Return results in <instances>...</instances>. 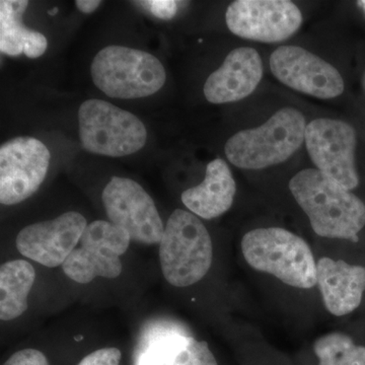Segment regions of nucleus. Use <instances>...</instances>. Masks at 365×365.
<instances>
[{
	"mask_svg": "<svg viewBox=\"0 0 365 365\" xmlns=\"http://www.w3.org/2000/svg\"><path fill=\"white\" fill-rule=\"evenodd\" d=\"M289 190L319 237L359 242L365 225V204L351 191L317 169L295 174Z\"/></svg>",
	"mask_w": 365,
	"mask_h": 365,
	"instance_id": "f257e3e1",
	"label": "nucleus"
},
{
	"mask_svg": "<svg viewBox=\"0 0 365 365\" xmlns=\"http://www.w3.org/2000/svg\"><path fill=\"white\" fill-rule=\"evenodd\" d=\"M242 257L258 272L269 274L287 287H317V262L306 240L282 227L250 230L241 241Z\"/></svg>",
	"mask_w": 365,
	"mask_h": 365,
	"instance_id": "f03ea898",
	"label": "nucleus"
},
{
	"mask_svg": "<svg viewBox=\"0 0 365 365\" xmlns=\"http://www.w3.org/2000/svg\"><path fill=\"white\" fill-rule=\"evenodd\" d=\"M213 254L212 240L200 218L189 210L176 209L158 244V259L165 281L178 288L200 282L212 266Z\"/></svg>",
	"mask_w": 365,
	"mask_h": 365,
	"instance_id": "7ed1b4c3",
	"label": "nucleus"
},
{
	"mask_svg": "<svg viewBox=\"0 0 365 365\" xmlns=\"http://www.w3.org/2000/svg\"><path fill=\"white\" fill-rule=\"evenodd\" d=\"M307 125L299 110L283 108L261 126L230 137L225 143V155L240 169L262 170L279 165L299 150Z\"/></svg>",
	"mask_w": 365,
	"mask_h": 365,
	"instance_id": "20e7f679",
	"label": "nucleus"
},
{
	"mask_svg": "<svg viewBox=\"0 0 365 365\" xmlns=\"http://www.w3.org/2000/svg\"><path fill=\"white\" fill-rule=\"evenodd\" d=\"M91 74L98 90L122 100L150 97L167 81V72L157 57L118 45L107 46L96 55Z\"/></svg>",
	"mask_w": 365,
	"mask_h": 365,
	"instance_id": "39448f33",
	"label": "nucleus"
},
{
	"mask_svg": "<svg viewBox=\"0 0 365 365\" xmlns=\"http://www.w3.org/2000/svg\"><path fill=\"white\" fill-rule=\"evenodd\" d=\"M78 132L83 150L121 158L143 150L148 131L138 117L106 101L88 100L79 107Z\"/></svg>",
	"mask_w": 365,
	"mask_h": 365,
	"instance_id": "423d86ee",
	"label": "nucleus"
},
{
	"mask_svg": "<svg viewBox=\"0 0 365 365\" xmlns=\"http://www.w3.org/2000/svg\"><path fill=\"white\" fill-rule=\"evenodd\" d=\"M131 237L124 228L111 222L88 223L79 246L62 265L64 274L79 284L98 277L115 279L122 272L121 256L128 251Z\"/></svg>",
	"mask_w": 365,
	"mask_h": 365,
	"instance_id": "0eeeda50",
	"label": "nucleus"
},
{
	"mask_svg": "<svg viewBox=\"0 0 365 365\" xmlns=\"http://www.w3.org/2000/svg\"><path fill=\"white\" fill-rule=\"evenodd\" d=\"M304 141L317 170L349 191L359 187L356 131L351 125L330 118L314 119L307 125Z\"/></svg>",
	"mask_w": 365,
	"mask_h": 365,
	"instance_id": "6e6552de",
	"label": "nucleus"
},
{
	"mask_svg": "<svg viewBox=\"0 0 365 365\" xmlns=\"http://www.w3.org/2000/svg\"><path fill=\"white\" fill-rule=\"evenodd\" d=\"M109 222L124 228L137 244H160L165 225L155 201L143 186L128 178L113 177L102 194Z\"/></svg>",
	"mask_w": 365,
	"mask_h": 365,
	"instance_id": "1a4fd4ad",
	"label": "nucleus"
},
{
	"mask_svg": "<svg viewBox=\"0 0 365 365\" xmlns=\"http://www.w3.org/2000/svg\"><path fill=\"white\" fill-rule=\"evenodd\" d=\"M51 155L39 139L21 136L0 148V202H24L39 190L49 169Z\"/></svg>",
	"mask_w": 365,
	"mask_h": 365,
	"instance_id": "9d476101",
	"label": "nucleus"
},
{
	"mask_svg": "<svg viewBox=\"0 0 365 365\" xmlns=\"http://www.w3.org/2000/svg\"><path fill=\"white\" fill-rule=\"evenodd\" d=\"M225 21L230 32L242 39L278 43L299 31L302 14L288 0H237L227 7Z\"/></svg>",
	"mask_w": 365,
	"mask_h": 365,
	"instance_id": "9b49d317",
	"label": "nucleus"
},
{
	"mask_svg": "<svg viewBox=\"0 0 365 365\" xmlns=\"http://www.w3.org/2000/svg\"><path fill=\"white\" fill-rule=\"evenodd\" d=\"M269 64L280 83L299 93L330 100L344 91L338 69L299 46H280L271 54Z\"/></svg>",
	"mask_w": 365,
	"mask_h": 365,
	"instance_id": "f8f14e48",
	"label": "nucleus"
},
{
	"mask_svg": "<svg viewBox=\"0 0 365 365\" xmlns=\"http://www.w3.org/2000/svg\"><path fill=\"white\" fill-rule=\"evenodd\" d=\"M88 225L85 216L68 211L54 220L24 227L16 235V249L21 256L45 267H62L78 246Z\"/></svg>",
	"mask_w": 365,
	"mask_h": 365,
	"instance_id": "ddd939ff",
	"label": "nucleus"
},
{
	"mask_svg": "<svg viewBox=\"0 0 365 365\" xmlns=\"http://www.w3.org/2000/svg\"><path fill=\"white\" fill-rule=\"evenodd\" d=\"M262 78L263 62L258 51L251 47L237 48L208 76L204 96L211 104L237 102L253 93Z\"/></svg>",
	"mask_w": 365,
	"mask_h": 365,
	"instance_id": "4468645a",
	"label": "nucleus"
},
{
	"mask_svg": "<svg viewBox=\"0 0 365 365\" xmlns=\"http://www.w3.org/2000/svg\"><path fill=\"white\" fill-rule=\"evenodd\" d=\"M317 287L327 311L335 317L353 313L365 292V267L323 257L317 262Z\"/></svg>",
	"mask_w": 365,
	"mask_h": 365,
	"instance_id": "2eb2a0df",
	"label": "nucleus"
},
{
	"mask_svg": "<svg viewBox=\"0 0 365 365\" xmlns=\"http://www.w3.org/2000/svg\"><path fill=\"white\" fill-rule=\"evenodd\" d=\"M237 185L232 170L222 158L211 160L198 186L182 192V202L190 212L203 220L220 217L234 204Z\"/></svg>",
	"mask_w": 365,
	"mask_h": 365,
	"instance_id": "dca6fc26",
	"label": "nucleus"
},
{
	"mask_svg": "<svg viewBox=\"0 0 365 365\" xmlns=\"http://www.w3.org/2000/svg\"><path fill=\"white\" fill-rule=\"evenodd\" d=\"M28 6L26 0L0 1V51L4 54L11 57L25 54L35 59L47 50L45 36L24 26L23 16Z\"/></svg>",
	"mask_w": 365,
	"mask_h": 365,
	"instance_id": "f3484780",
	"label": "nucleus"
},
{
	"mask_svg": "<svg viewBox=\"0 0 365 365\" xmlns=\"http://www.w3.org/2000/svg\"><path fill=\"white\" fill-rule=\"evenodd\" d=\"M36 270L30 262L16 259L0 267V319L20 318L29 307V295L35 284Z\"/></svg>",
	"mask_w": 365,
	"mask_h": 365,
	"instance_id": "a211bd4d",
	"label": "nucleus"
},
{
	"mask_svg": "<svg viewBox=\"0 0 365 365\" xmlns=\"http://www.w3.org/2000/svg\"><path fill=\"white\" fill-rule=\"evenodd\" d=\"M319 365H365V346L355 344L347 334L330 332L314 341Z\"/></svg>",
	"mask_w": 365,
	"mask_h": 365,
	"instance_id": "6ab92c4d",
	"label": "nucleus"
},
{
	"mask_svg": "<svg viewBox=\"0 0 365 365\" xmlns=\"http://www.w3.org/2000/svg\"><path fill=\"white\" fill-rule=\"evenodd\" d=\"M189 337L177 332L160 333L148 337L137 347L130 365H170Z\"/></svg>",
	"mask_w": 365,
	"mask_h": 365,
	"instance_id": "aec40b11",
	"label": "nucleus"
},
{
	"mask_svg": "<svg viewBox=\"0 0 365 365\" xmlns=\"http://www.w3.org/2000/svg\"><path fill=\"white\" fill-rule=\"evenodd\" d=\"M170 365H218V362L206 341L197 340L190 336Z\"/></svg>",
	"mask_w": 365,
	"mask_h": 365,
	"instance_id": "412c9836",
	"label": "nucleus"
},
{
	"mask_svg": "<svg viewBox=\"0 0 365 365\" xmlns=\"http://www.w3.org/2000/svg\"><path fill=\"white\" fill-rule=\"evenodd\" d=\"M123 352L115 346L101 347L81 356L74 365H122Z\"/></svg>",
	"mask_w": 365,
	"mask_h": 365,
	"instance_id": "4be33fe9",
	"label": "nucleus"
},
{
	"mask_svg": "<svg viewBox=\"0 0 365 365\" xmlns=\"http://www.w3.org/2000/svg\"><path fill=\"white\" fill-rule=\"evenodd\" d=\"M1 365H54L47 353L38 348L26 347L11 353Z\"/></svg>",
	"mask_w": 365,
	"mask_h": 365,
	"instance_id": "5701e85b",
	"label": "nucleus"
},
{
	"mask_svg": "<svg viewBox=\"0 0 365 365\" xmlns=\"http://www.w3.org/2000/svg\"><path fill=\"white\" fill-rule=\"evenodd\" d=\"M144 7H148L151 14H155L162 20H170L174 18L177 13L178 2L170 0H151V1L140 2Z\"/></svg>",
	"mask_w": 365,
	"mask_h": 365,
	"instance_id": "b1692460",
	"label": "nucleus"
},
{
	"mask_svg": "<svg viewBox=\"0 0 365 365\" xmlns=\"http://www.w3.org/2000/svg\"><path fill=\"white\" fill-rule=\"evenodd\" d=\"M102 1L100 0H78L76 6L79 11L83 14H91L101 6Z\"/></svg>",
	"mask_w": 365,
	"mask_h": 365,
	"instance_id": "393cba45",
	"label": "nucleus"
},
{
	"mask_svg": "<svg viewBox=\"0 0 365 365\" xmlns=\"http://www.w3.org/2000/svg\"><path fill=\"white\" fill-rule=\"evenodd\" d=\"M357 6H359L365 14V1H357Z\"/></svg>",
	"mask_w": 365,
	"mask_h": 365,
	"instance_id": "a878e982",
	"label": "nucleus"
},
{
	"mask_svg": "<svg viewBox=\"0 0 365 365\" xmlns=\"http://www.w3.org/2000/svg\"><path fill=\"white\" fill-rule=\"evenodd\" d=\"M362 88H364V90L365 91V72L364 74V78H362Z\"/></svg>",
	"mask_w": 365,
	"mask_h": 365,
	"instance_id": "bb28decb",
	"label": "nucleus"
}]
</instances>
